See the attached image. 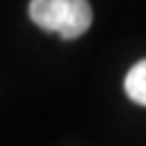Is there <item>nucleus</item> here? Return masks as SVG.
Listing matches in <instances>:
<instances>
[{
	"mask_svg": "<svg viewBox=\"0 0 146 146\" xmlns=\"http://www.w3.org/2000/svg\"><path fill=\"white\" fill-rule=\"evenodd\" d=\"M27 11L41 30L57 32L66 41L82 36L94 21L91 5L84 0H32Z\"/></svg>",
	"mask_w": 146,
	"mask_h": 146,
	"instance_id": "f257e3e1",
	"label": "nucleus"
},
{
	"mask_svg": "<svg viewBox=\"0 0 146 146\" xmlns=\"http://www.w3.org/2000/svg\"><path fill=\"white\" fill-rule=\"evenodd\" d=\"M123 89H125V94H128V98L132 103L146 107V59L137 62L128 71L125 82H123Z\"/></svg>",
	"mask_w": 146,
	"mask_h": 146,
	"instance_id": "f03ea898",
	"label": "nucleus"
}]
</instances>
